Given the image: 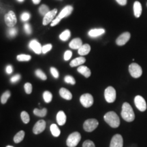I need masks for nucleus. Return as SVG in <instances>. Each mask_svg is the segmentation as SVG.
I'll return each mask as SVG.
<instances>
[{"mask_svg":"<svg viewBox=\"0 0 147 147\" xmlns=\"http://www.w3.org/2000/svg\"><path fill=\"white\" fill-rule=\"evenodd\" d=\"M121 117L127 122H132L135 119V115L132 107L127 102H125L122 106Z\"/></svg>","mask_w":147,"mask_h":147,"instance_id":"obj_1","label":"nucleus"},{"mask_svg":"<svg viewBox=\"0 0 147 147\" xmlns=\"http://www.w3.org/2000/svg\"><path fill=\"white\" fill-rule=\"evenodd\" d=\"M104 121H106L111 127L117 128L120 125V119L117 113L113 111L108 112L104 115Z\"/></svg>","mask_w":147,"mask_h":147,"instance_id":"obj_2","label":"nucleus"},{"mask_svg":"<svg viewBox=\"0 0 147 147\" xmlns=\"http://www.w3.org/2000/svg\"><path fill=\"white\" fill-rule=\"evenodd\" d=\"M81 140V135L78 131H75L67 137L66 140V144L68 147H76Z\"/></svg>","mask_w":147,"mask_h":147,"instance_id":"obj_3","label":"nucleus"},{"mask_svg":"<svg viewBox=\"0 0 147 147\" xmlns=\"http://www.w3.org/2000/svg\"><path fill=\"white\" fill-rule=\"evenodd\" d=\"M129 71L133 78H138L142 74V69L138 63H133L129 66Z\"/></svg>","mask_w":147,"mask_h":147,"instance_id":"obj_4","label":"nucleus"},{"mask_svg":"<svg viewBox=\"0 0 147 147\" xmlns=\"http://www.w3.org/2000/svg\"><path fill=\"white\" fill-rule=\"evenodd\" d=\"M99 123L97 119H89L84 121L83 124V128L86 131L91 132L94 131L98 126Z\"/></svg>","mask_w":147,"mask_h":147,"instance_id":"obj_5","label":"nucleus"},{"mask_svg":"<svg viewBox=\"0 0 147 147\" xmlns=\"http://www.w3.org/2000/svg\"><path fill=\"white\" fill-rule=\"evenodd\" d=\"M116 90L113 87H108L104 91V97L106 102L108 103H113L116 100Z\"/></svg>","mask_w":147,"mask_h":147,"instance_id":"obj_6","label":"nucleus"},{"mask_svg":"<svg viewBox=\"0 0 147 147\" xmlns=\"http://www.w3.org/2000/svg\"><path fill=\"white\" fill-rule=\"evenodd\" d=\"M5 23L9 27H13L16 24V16L13 11H10L4 16Z\"/></svg>","mask_w":147,"mask_h":147,"instance_id":"obj_7","label":"nucleus"},{"mask_svg":"<svg viewBox=\"0 0 147 147\" xmlns=\"http://www.w3.org/2000/svg\"><path fill=\"white\" fill-rule=\"evenodd\" d=\"M80 102L84 107L89 108L93 104V97L90 93H84L80 97Z\"/></svg>","mask_w":147,"mask_h":147,"instance_id":"obj_8","label":"nucleus"},{"mask_svg":"<svg viewBox=\"0 0 147 147\" xmlns=\"http://www.w3.org/2000/svg\"><path fill=\"white\" fill-rule=\"evenodd\" d=\"M134 103H135V105L136 106V108L138 109L140 111L144 112L146 110L147 106L146 101L142 96L140 95H137L136 96L135 99H134Z\"/></svg>","mask_w":147,"mask_h":147,"instance_id":"obj_9","label":"nucleus"},{"mask_svg":"<svg viewBox=\"0 0 147 147\" xmlns=\"http://www.w3.org/2000/svg\"><path fill=\"white\" fill-rule=\"evenodd\" d=\"M123 140L120 134H116L114 136L110 142V147H123Z\"/></svg>","mask_w":147,"mask_h":147,"instance_id":"obj_10","label":"nucleus"},{"mask_svg":"<svg viewBox=\"0 0 147 147\" xmlns=\"http://www.w3.org/2000/svg\"><path fill=\"white\" fill-rule=\"evenodd\" d=\"M131 38V34L129 32H124L123 34L120 35L117 39L116 40V43L119 46H123Z\"/></svg>","mask_w":147,"mask_h":147,"instance_id":"obj_11","label":"nucleus"},{"mask_svg":"<svg viewBox=\"0 0 147 147\" xmlns=\"http://www.w3.org/2000/svg\"><path fill=\"white\" fill-rule=\"evenodd\" d=\"M46 128V122L44 120H39L35 124L33 128V132L35 134H39L45 131Z\"/></svg>","mask_w":147,"mask_h":147,"instance_id":"obj_12","label":"nucleus"},{"mask_svg":"<svg viewBox=\"0 0 147 147\" xmlns=\"http://www.w3.org/2000/svg\"><path fill=\"white\" fill-rule=\"evenodd\" d=\"M57 12V10L56 8L53 10H50L46 15L44 16L43 18V25H47L48 24L51 23L53 21V18H55V15Z\"/></svg>","mask_w":147,"mask_h":147,"instance_id":"obj_13","label":"nucleus"},{"mask_svg":"<svg viewBox=\"0 0 147 147\" xmlns=\"http://www.w3.org/2000/svg\"><path fill=\"white\" fill-rule=\"evenodd\" d=\"M29 48L36 54H40L42 53V47L40 44L36 40H33L29 42Z\"/></svg>","mask_w":147,"mask_h":147,"instance_id":"obj_14","label":"nucleus"},{"mask_svg":"<svg viewBox=\"0 0 147 147\" xmlns=\"http://www.w3.org/2000/svg\"><path fill=\"white\" fill-rule=\"evenodd\" d=\"M73 7L71 5H66V6L64 8L63 10L60 12V13L59 14L57 17H59L60 19H62V18L67 17L69 15H70L73 11Z\"/></svg>","mask_w":147,"mask_h":147,"instance_id":"obj_15","label":"nucleus"},{"mask_svg":"<svg viewBox=\"0 0 147 147\" xmlns=\"http://www.w3.org/2000/svg\"><path fill=\"white\" fill-rule=\"evenodd\" d=\"M59 95L62 98L66 100H71L72 99V94L71 92L65 88H61L59 90Z\"/></svg>","mask_w":147,"mask_h":147,"instance_id":"obj_16","label":"nucleus"},{"mask_svg":"<svg viewBox=\"0 0 147 147\" xmlns=\"http://www.w3.org/2000/svg\"><path fill=\"white\" fill-rule=\"evenodd\" d=\"M77 70H78L79 73H80L81 74L83 75L85 78H89L91 74V70H90V69L89 67H87V66L80 65L78 67V69H77Z\"/></svg>","mask_w":147,"mask_h":147,"instance_id":"obj_17","label":"nucleus"},{"mask_svg":"<svg viewBox=\"0 0 147 147\" xmlns=\"http://www.w3.org/2000/svg\"><path fill=\"white\" fill-rule=\"evenodd\" d=\"M142 8L141 3L139 1H136L134 4V12L136 17L139 18L142 14Z\"/></svg>","mask_w":147,"mask_h":147,"instance_id":"obj_18","label":"nucleus"},{"mask_svg":"<svg viewBox=\"0 0 147 147\" xmlns=\"http://www.w3.org/2000/svg\"><path fill=\"white\" fill-rule=\"evenodd\" d=\"M57 122L59 125H63L66 122V115L63 111L59 112L57 115Z\"/></svg>","mask_w":147,"mask_h":147,"instance_id":"obj_19","label":"nucleus"},{"mask_svg":"<svg viewBox=\"0 0 147 147\" xmlns=\"http://www.w3.org/2000/svg\"><path fill=\"white\" fill-rule=\"evenodd\" d=\"M82 40L78 38H75V39L71 40L69 45V47L72 49H79L82 47Z\"/></svg>","mask_w":147,"mask_h":147,"instance_id":"obj_20","label":"nucleus"},{"mask_svg":"<svg viewBox=\"0 0 147 147\" xmlns=\"http://www.w3.org/2000/svg\"><path fill=\"white\" fill-rule=\"evenodd\" d=\"M91 51V47L88 44H85V45H82V47L80 49H78V54L81 56H84V55H87Z\"/></svg>","mask_w":147,"mask_h":147,"instance_id":"obj_21","label":"nucleus"},{"mask_svg":"<svg viewBox=\"0 0 147 147\" xmlns=\"http://www.w3.org/2000/svg\"><path fill=\"white\" fill-rule=\"evenodd\" d=\"M86 59L84 58L83 57H77L74 59H73L69 63L71 67H76V66L81 65L82 64L85 63Z\"/></svg>","mask_w":147,"mask_h":147,"instance_id":"obj_22","label":"nucleus"},{"mask_svg":"<svg viewBox=\"0 0 147 147\" xmlns=\"http://www.w3.org/2000/svg\"><path fill=\"white\" fill-rule=\"evenodd\" d=\"M105 33V30L104 29H93L89 32V36L92 38L98 37L101 35L104 34Z\"/></svg>","mask_w":147,"mask_h":147,"instance_id":"obj_23","label":"nucleus"},{"mask_svg":"<svg viewBox=\"0 0 147 147\" xmlns=\"http://www.w3.org/2000/svg\"><path fill=\"white\" fill-rule=\"evenodd\" d=\"M24 137H25V131L21 130V131H18L17 134L14 136V142L16 143L21 142L22 140L24 139Z\"/></svg>","mask_w":147,"mask_h":147,"instance_id":"obj_24","label":"nucleus"},{"mask_svg":"<svg viewBox=\"0 0 147 147\" xmlns=\"http://www.w3.org/2000/svg\"><path fill=\"white\" fill-rule=\"evenodd\" d=\"M50 129H51V134H53V136H55V137L59 136V135L61 134V131H60L59 128L58 127V126L56 124L51 125Z\"/></svg>","mask_w":147,"mask_h":147,"instance_id":"obj_25","label":"nucleus"},{"mask_svg":"<svg viewBox=\"0 0 147 147\" xmlns=\"http://www.w3.org/2000/svg\"><path fill=\"white\" fill-rule=\"evenodd\" d=\"M34 114L36 115L37 117H45L47 114V108H42V109H38V108H35L34 110Z\"/></svg>","mask_w":147,"mask_h":147,"instance_id":"obj_26","label":"nucleus"},{"mask_svg":"<svg viewBox=\"0 0 147 147\" xmlns=\"http://www.w3.org/2000/svg\"><path fill=\"white\" fill-rule=\"evenodd\" d=\"M70 31L68 30V29H66V30H65L60 34L59 38L62 41H67L69 38V37H70Z\"/></svg>","mask_w":147,"mask_h":147,"instance_id":"obj_27","label":"nucleus"},{"mask_svg":"<svg viewBox=\"0 0 147 147\" xmlns=\"http://www.w3.org/2000/svg\"><path fill=\"white\" fill-rule=\"evenodd\" d=\"M43 98L46 103H50L53 100V95L50 91H46L43 93Z\"/></svg>","mask_w":147,"mask_h":147,"instance_id":"obj_28","label":"nucleus"},{"mask_svg":"<svg viewBox=\"0 0 147 147\" xmlns=\"http://www.w3.org/2000/svg\"><path fill=\"white\" fill-rule=\"evenodd\" d=\"M16 59L18 61H28L32 59V57L29 55H18L17 57H16Z\"/></svg>","mask_w":147,"mask_h":147,"instance_id":"obj_29","label":"nucleus"},{"mask_svg":"<svg viewBox=\"0 0 147 147\" xmlns=\"http://www.w3.org/2000/svg\"><path fill=\"white\" fill-rule=\"evenodd\" d=\"M49 11L50 10H49V7H48L47 5L45 4H42L41 6L39 8V12L41 15L45 16L46 14H47L48 12H49Z\"/></svg>","mask_w":147,"mask_h":147,"instance_id":"obj_30","label":"nucleus"},{"mask_svg":"<svg viewBox=\"0 0 147 147\" xmlns=\"http://www.w3.org/2000/svg\"><path fill=\"white\" fill-rule=\"evenodd\" d=\"M10 97V91H7L4 92V93H3V95H1V104H5Z\"/></svg>","mask_w":147,"mask_h":147,"instance_id":"obj_31","label":"nucleus"},{"mask_svg":"<svg viewBox=\"0 0 147 147\" xmlns=\"http://www.w3.org/2000/svg\"><path fill=\"white\" fill-rule=\"evenodd\" d=\"M21 117L22 121H23V122L24 123L27 124L29 122L30 119H29V116L27 112H25V111L22 112L21 114Z\"/></svg>","mask_w":147,"mask_h":147,"instance_id":"obj_32","label":"nucleus"},{"mask_svg":"<svg viewBox=\"0 0 147 147\" xmlns=\"http://www.w3.org/2000/svg\"><path fill=\"white\" fill-rule=\"evenodd\" d=\"M35 73H36V76L42 80H46L47 79V77L46 76V74L41 70V69H37Z\"/></svg>","mask_w":147,"mask_h":147,"instance_id":"obj_33","label":"nucleus"},{"mask_svg":"<svg viewBox=\"0 0 147 147\" xmlns=\"http://www.w3.org/2000/svg\"><path fill=\"white\" fill-rule=\"evenodd\" d=\"M64 80H65L66 83L71 84H72V85L76 84V80H75V79L71 76H66L65 78H64Z\"/></svg>","mask_w":147,"mask_h":147,"instance_id":"obj_34","label":"nucleus"},{"mask_svg":"<svg viewBox=\"0 0 147 147\" xmlns=\"http://www.w3.org/2000/svg\"><path fill=\"white\" fill-rule=\"evenodd\" d=\"M24 88H25V91L27 94H31L32 92V84L29 82H27L24 85Z\"/></svg>","mask_w":147,"mask_h":147,"instance_id":"obj_35","label":"nucleus"},{"mask_svg":"<svg viewBox=\"0 0 147 147\" xmlns=\"http://www.w3.org/2000/svg\"><path fill=\"white\" fill-rule=\"evenodd\" d=\"M52 47L53 46L52 45H51V44H48V45L43 46L42 48V53H44V54H45V53H47L49 52V51H50L51 49H52Z\"/></svg>","mask_w":147,"mask_h":147,"instance_id":"obj_36","label":"nucleus"},{"mask_svg":"<svg viewBox=\"0 0 147 147\" xmlns=\"http://www.w3.org/2000/svg\"><path fill=\"white\" fill-rule=\"evenodd\" d=\"M82 147H95V146L93 141L87 140L84 141L83 142V144H82Z\"/></svg>","mask_w":147,"mask_h":147,"instance_id":"obj_37","label":"nucleus"},{"mask_svg":"<svg viewBox=\"0 0 147 147\" xmlns=\"http://www.w3.org/2000/svg\"><path fill=\"white\" fill-rule=\"evenodd\" d=\"M51 74L53 75V77L55 78H58L59 76V71L55 67H51Z\"/></svg>","mask_w":147,"mask_h":147,"instance_id":"obj_38","label":"nucleus"},{"mask_svg":"<svg viewBox=\"0 0 147 147\" xmlns=\"http://www.w3.org/2000/svg\"><path fill=\"white\" fill-rule=\"evenodd\" d=\"M21 18L23 21H27L29 18H30V14H29V12H23V13L21 14Z\"/></svg>","mask_w":147,"mask_h":147,"instance_id":"obj_39","label":"nucleus"},{"mask_svg":"<svg viewBox=\"0 0 147 147\" xmlns=\"http://www.w3.org/2000/svg\"><path fill=\"white\" fill-rule=\"evenodd\" d=\"M17 34V30L14 27H10L8 30V35L10 37H14Z\"/></svg>","mask_w":147,"mask_h":147,"instance_id":"obj_40","label":"nucleus"},{"mask_svg":"<svg viewBox=\"0 0 147 147\" xmlns=\"http://www.w3.org/2000/svg\"><path fill=\"white\" fill-rule=\"evenodd\" d=\"M71 55H72V53H71V51H65V53H64V59L65 61H68L69 59H70Z\"/></svg>","mask_w":147,"mask_h":147,"instance_id":"obj_41","label":"nucleus"},{"mask_svg":"<svg viewBox=\"0 0 147 147\" xmlns=\"http://www.w3.org/2000/svg\"><path fill=\"white\" fill-rule=\"evenodd\" d=\"M24 29H25L27 34H31V33H32V28H31V26L28 23L25 24V25H24Z\"/></svg>","mask_w":147,"mask_h":147,"instance_id":"obj_42","label":"nucleus"},{"mask_svg":"<svg viewBox=\"0 0 147 147\" xmlns=\"http://www.w3.org/2000/svg\"><path fill=\"white\" fill-rule=\"evenodd\" d=\"M21 79V75L19 74H16L15 76H12V78L10 79V81L11 82H12V83H14V82H16L17 81Z\"/></svg>","mask_w":147,"mask_h":147,"instance_id":"obj_43","label":"nucleus"},{"mask_svg":"<svg viewBox=\"0 0 147 147\" xmlns=\"http://www.w3.org/2000/svg\"><path fill=\"white\" fill-rule=\"evenodd\" d=\"M61 21V19L59 17H57L55 19H53V21L51 22V27H54L56 25H57L58 23H59V22Z\"/></svg>","mask_w":147,"mask_h":147,"instance_id":"obj_44","label":"nucleus"},{"mask_svg":"<svg viewBox=\"0 0 147 147\" xmlns=\"http://www.w3.org/2000/svg\"><path fill=\"white\" fill-rule=\"evenodd\" d=\"M5 70H6L7 74H10L12 72V71H13V69H12V66H11L10 65H8L6 67V69H5Z\"/></svg>","mask_w":147,"mask_h":147,"instance_id":"obj_45","label":"nucleus"},{"mask_svg":"<svg viewBox=\"0 0 147 147\" xmlns=\"http://www.w3.org/2000/svg\"><path fill=\"white\" fill-rule=\"evenodd\" d=\"M116 1H117V2L119 3L121 5H125L127 4V0H116Z\"/></svg>","mask_w":147,"mask_h":147,"instance_id":"obj_46","label":"nucleus"},{"mask_svg":"<svg viewBox=\"0 0 147 147\" xmlns=\"http://www.w3.org/2000/svg\"><path fill=\"white\" fill-rule=\"evenodd\" d=\"M32 1L34 4H38L41 1V0H32Z\"/></svg>","mask_w":147,"mask_h":147,"instance_id":"obj_47","label":"nucleus"},{"mask_svg":"<svg viewBox=\"0 0 147 147\" xmlns=\"http://www.w3.org/2000/svg\"><path fill=\"white\" fill-rule=\"evenodd\" d=\"M18 1H19V2H23L24 0H17Z\"/></svg>","mask_w":147,"mask_h":147,"instance_id":"obj_48","label":"nucleus"},{"mask_svg":"<svg viewBox=\"0 0 147 147\" xmlns=\"http://www.w3.org/2000/svg\"><path fill=\"white\" fill-rule=\"evenodd\" d=\"M6 147H14V146H7Z\"/></svg>","mask_w":147,"mask_h":147,"instance_id":"obj_49","label":"nucleus"},{"mask_svg":"<svg viewBox=\"0 0 147 147\" xmlns=\"http://www.w3.org/2000/svg\"><path fill=\"white\" fill-rule=\"evenodd\" d=\"M146 5H147V4H146Z\"/></svg>","mask_w":147,"mask_h":147,"instance_id":"obj_50","label":"nucleus"}]
</instances>
